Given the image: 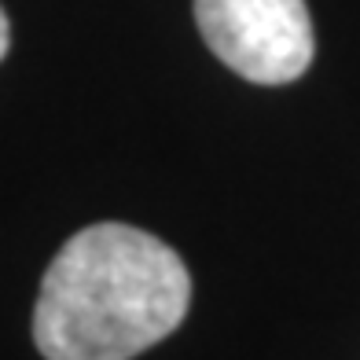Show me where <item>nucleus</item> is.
<instances>
[{
  "label": "nucleus",
  "instance_id": "nucleus-3",
  "mask_svg": "<svg viewBox=\"0 0 360 360\" xmlns=\"http://www.w3.org/2000/svg\"><path fill=\"white\" fill-rule=\"evenodd\" d=\"M11 52V19L8 15H0V56Z\"/></svg>",
  "mask_w": 360,
  "mask_h": 360
},
{
  "label": "nucleus",
  "instance_id": "nucleus-1",
  "mask_svg": "<svg viewBox=\"0 0 360 360\" xmlns=\"http://www.w3.org/2000/svg\"><path fill=\"white\" fill-rule=\"evenodd\" d=\"M191 276L173 247L103 221L67 239L41 280L34 342L44 360H133L173 335Z\"/></svg>",
  "mask_w": 360,
  "mask_h": 360
},
{
  "label": "nucleus",
  "instance_id": "nucleus-2",
  "mask_svg": "<svg viewBox=\"0 0 360 360\" xmlns=\"http://www.w3.org/2000/svg\"><path fill=\"white\" fill-rule=\"evenodd\" d=\"M195 22L228 70L254 85H287L313 63L305 0H195Z\"/></svg>",
  "mask_w": 360,
  "mask_h": 360
}]
</instances>
